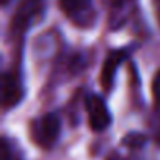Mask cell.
<instances>
[{"mask_svg": "<svg viewBox=\"0 0 160 160\" xmlns=\"http://www.w3.org/2000/svg\"><path fill=\"white\" fill-rule=\"evenodd\" d=\"M60 5L68 16L78 18L91 8V0H60Z\"/></svg>", "mask_w": 160, "mask_h": 160, "instance_id": "obj_6", "label": "cell"}, {"mask_svg": "<svg viewBox=\"0 0 160 160\" xmlns=\"http://www.w3.org/2000/svg\"><path fill=\"white\" fill-rule=\"evenodd\" d=\"M152 93H154L155 99L160 102V72L154 77V82H152Z\"/></svg>", "mask_w": 160, "mask_h": 160, "instance_id": "obj_8", "label": "cell"}, {"mask_svg": "<svg viewBox=\"0 0 160 160\" xmlns=\"http://www.w3.org/2000/svg\"><path fill=\"white\" fill-rule=\"evenodd\" d=\"M2 101H3V107L10 108L14 107L24 96V90L21 85V80L18 77V74L14 72H7L3 75V82H2Z\"/></svg>", "mask_w": 160, "mask_h": 160, "instance_id": "obj_4", "label": "cell"}, {"mask_svg": "<svg viewBox=\"0 0 160 160\" xmlns=\"http://www.w3.org/2000/svg\"><path fill=\"white\" fill-rule=\"evenodd\" d=\"M85 107H87V113H88V119H90V126L93 130H104L110 126L112 122V115L108 112L107 104L104 102V99L98 94H90L85 101Z\"/></svg>", "mask_w": 160, "mask_h": 160, "instance_id": "obj_3", "label": "cell"}, {"mask_svg": "<svg viewBox=\"0 0 160 160\" xmlns=\"http://www.w3.org/2000/svg\"><path fill=\"white\" fill-rule=\"evenodd\" d=\"M126 57H127V53L124 50H116V52H112L108 55V58L105 60L102 72H101V82L107 90L110 88V85L113 82V77H115V72H116L118 66L124 61Z\"/></svg>", "mask_w": 160, "mask_h": 160, "instance_id": "obj_5", "label": "cell"}, {"mask_svg": "<svg viewBox=\"0 0 160 160\" xmlns=\"http://www.w3.org/2000/svg\"><path fill=\"white\" fill-rule=\"evenodd\" d=\"M154 135H155V140L157 143H160V122H154Z\"/></svg>", "mask_w": 160, "mask_h": 160, "instance_id": "obj_9", "label": "cell"}, {"mask_svg": "<svg viewBox=\"0 0 160 160\" xmlns=\"http://www.w3.org/2000/svg\"><path fill=\"white\" fill-rule=\"evenodd\" d=\"M60 129H61V124L57 115L47 113L41 116L35 122V127H33V135H35L36 143L41 144L42 148L52 146L60 135Z\"/></svg>", "mask_w": 160, "mask_h": 160, "instance_id": "obj_2", "label": "cell"}, {"mask_svg": "<svg viewBox=\"0 0 160 160\" xmlns=\"http://www.w3.org/2000/svg\"><path fill=\"white\" fill-rule=\"evenodd\" d=\"M126 2H129V0H112V3H113L115 7H122Z\"/></svg>", "mask_w": 160, "mask_h": 160, "instance_id": "obj_10", "label": "cell"}, {"mask_svg": "<svg viewBox=\"0 0 160 160\" xmlns=\"http://www.w3.org/2000/svg\"><path fill=\"white\" fill-rule=\"evenodd\" d=\"M155 8H157V14H158V19H160V0H155Z\"/></svg>", "mask_w": 160, "mask_h": 160, "instance_id": "obj_11", "label": "cell"}, {"mask_svg": "<svg viewBox=\"0 0 160 160\" xmlns=\"http://www.w3.org/2000/svg\"><path fill=\"white\" fill-rule=\"evenodd\" d=\"M146 141V137L144 135H140V133H130L124 138V144L129 146V148H141Z\"/></svg>", "mask_w": 160, "mask_h": 160, "instance_id": "obj_7", "label": "cell"}, {"mask_svg": "<svg viewBox=\"0 0 160 160\" xmlns=\"http://www.w3.org/2000/svg\"><path fill=\"white\" fill-rule=\"evenodd\" d=\"M46 0H21L16 14L11 21V28L16 33L25 32L44 11Z\"/></svg>", "mask_w": 160, "mask_h": 160, "instance_id": "obj_1", "label": "cell"}]
</instances>
